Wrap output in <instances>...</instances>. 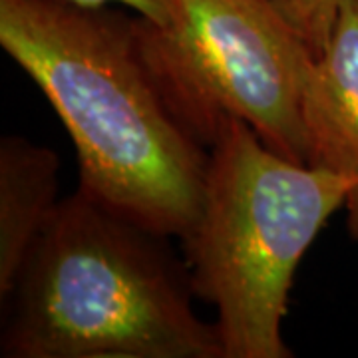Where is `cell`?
Returning <instances> with one entry per match:
<instances>
[{
    "label": "cell",
    "instance_id": "cell-1",
    "mask_svg": "<svg viewBox=\"0 0 358 358\" xmlns=\"http://www.w3.org/2000/svg\"><path fill=\"white\" fill-rule=\"evenodd\" d=\"M0 44L62 120L78 187L141 227L185 239L203 209L209 148L166 102L136 16L68 0H0Z\"/></svg>",
    "mask_w": 358,
    "mask_h": 358
},
{
    "label": "cell",
    "instance_id": "cell-2",
    "mask_svg": "<svg viewBox=\"0 0 358 358\" xmlns=\"http://www.w3.org/2000/svg\"><path fill=\"white\" fill-rule=\"evenodd\" d=\"M78 187L0 296L4 358H223L169 243Z\"/></svg>",
    "mask_w": 358,
    "mask_h": 358
},
{
    "label": "cell",
    "instance_id": "cell-3",
    "mask_svg": "<svg viewBox=\"0 0 358 358\" xmlns=\"http://www.w3.org/2000/svg\"><path fill=\"white\" fill-rule=\"evenodd\" d=\"M355 181L299 166L225 117L209 148L201 215L181 239L193 293L215 308L223 358H291L282 338L294 273Z\"/></svg>",
    "mask_w": 358,
    "mask_h": 358
},
{
    "label": "cell",
    "instance_id": "cell-4",
    "mask_svg": "<svg viewBox=\"0 0 358 358\" xmlns=\"http://www.w3.org/2000/svg\"><path fill=\"white\" fill-rule=\"evenodd\" d=\"M140 52L166 102L211 148L225 117L307 164L303 98L315 56L275 0H173L167 26L136 16Z\"/></svg>",
    "mask_w": 358,
    "mask_h": 358
},
{
    "label": "cell",
    "instance_id": "cell-5",
    "mask_svg": "<svg viewBox=\"0 0 358 358\" xmlns=\"http://www.w3.org/2000/svg\"><path fill=\"white\" fill-rule=\"evenodd\" d=\"M307 164L355 181L346 229L358 243V0H343L303 98Z\"/></svg>",
    "mask_w": 358,
    "mask_h": 358
},
{
    "label": "cell",
    "instance_id": "cell-6",
    "mask_svg": "<svg viewBox=\"0 0 358 358\" xmlns=\"http://www.w3.org/2000/svg\"><path fill=\"white\" fill-rule=\"evenodd\" d=\"M58 171L50 148L18 136L0 141V296L58 209Z\"/></svg>",
    "mask_w": 358,
    "mask_h": 358
},
{
    "label": "cell",
    "instance_id": "cell-7",
    "mask_svg": "<svg viewBox=\"0 0 358 358\" xmlns=\"http://www.w3.org/2000/svg\"><path fill=\"white\" fill-rule=\"evenodd\" d=\"M305 38L315 60L329 44L343 0H275Z\"/></svg>",
    "mask_w": 358,
    "mask_h": 358
},
{
    "label": "cell",
    "instance_id": "cell-8",
    "mask_svg": "<svg viewBox=\"0 0 358 358\" xmlns=\"http://www.w3.org/2000/svg\"><path fill=\"white\" fill-rule=\"evenodd\" d=\"M78 6L86 8H103L106 4H126L131 10H136L138 16H143L152 20L157 26H167L173 18V0H68Z\"/></svg>",
    "mask_w": 358,
    "mask_h": 358
}]
</instances>
